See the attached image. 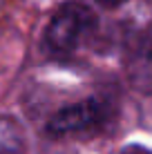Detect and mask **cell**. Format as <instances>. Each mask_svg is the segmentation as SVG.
<instances>
[{
	"label": "cell",
	"mask_w": 152,
	"mask_h": 154,
	"mask_svg": "<svg viewBox=\"0 0 152 154\" xmlns=\"http://www.w3.org/2000/svg\"><path fill=\"white\" fill-rule=\"evenodd\" d=\"M94 29H96V18L90 9L81 2H67L49 20L43 45L51 56L65 58L81 49L90 40Z\"/></svg>",
	"instance_id": "1"
},
{
	"label": "cell",
	"mask_w": 152,
	"mask_h": 154,
	"mask_svg": "<svg viewBox=\"0 0 152 154\" xmlns=\"http://www.w3.org/2000/svg\"><path fill=\"white\" fill-rule=\"evenodd\" d=\"M116 105L114 100L101 94L90 96L85 100H78L74 105L58 109L47 123V132L51 136H72V134H87L98 132L114 121Z\"/></svg>",
	"instance_id": "2"
},
{
	"label": "cell",
	"mask_w": 152,
	"mask_h": 154,
	"mask_svg": "<svg viewBox=\"0 0 152 154\" xmlns=\"http://www.w3.org/2000/svg\"><path fill=\"white\" fill-rule=\"evenodd\" d=\"M125 69L134 89L152 94V25L141 31L132 42Z\"/></svg>",
	"instance_id": "3"
},
{
	"label": "cell",
	"mask_w": 152,
	"mask_h": 154,
	"mask_svg": "<svg viewBox=\"0 0 152 154\" xmlns=\"http://www.w3.org/2000/svg\"><path fill=\"white\" fill-rule=\"evenodd\" d=\"M0 154H25L23 130L7 116L0 119Z\"/></svg>",
	"instance_id": "4"
},
{
	"label": "cell",
	"mask_w": 152,
	"mask_h": 154,
	"mask_svg": "<svg viewBox=\"0 0 152 154\" xmlns=\"http://www.w3.org/2000/svg\"><path fill=\"white\" fill-rule=\"evenodd\" d=\"M94 5H98V7H103V9H114V7H119V5H123L125 0H92Z\"/></svg>",
	"instance_id": "5"
}]
</instances>
